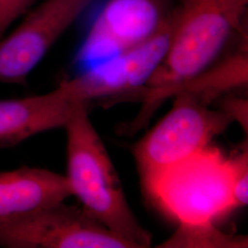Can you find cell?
<instances>
[{
  "label": "cell",
  "instance_id": "obj_12",
  "mask_svg": "<svg viewBox=\"0 0 248 248\" xmlns=\"http://www.w3.org/2000/svg\"><path fill=\"white\" fill-rule=\"evenodd\" d=\"M161 248H247L248 239L229 235L217 229L214 223L179 225L176 232Z\"/></svg>",
  "mask_w": 248,
  "mask_h": 248
},
{
  "label": "cell",
  "instance_id": "obj_14",
  "mask_svg": "<svg viewBox=\"0 0 248 248\" xmlns=\"http://www.w3.org/2000/svg\"><path fill=\"white\" fill-rule=\"evenodd\" d=\"M35 0H0V39L32 7Z\"/></svg>",
  "mask_w": 248,
  "mask_h": 248
},
{
  "label": "cell",
  "instance_id": "obj_9",
  "mask_svg": "<svg viewBox=\"0 0 248 248\" xmlns=\"http://www.w3.org/2000/svg\"><path fill=\"white\" fill-rule=\"evenodd\" d=\"M59 86L38 96L0 99V148L10 147L36 134L63 129L81 107Z\"/></svg>",
  "mask_w": 248,
  "mask_h": 248
},
{
  "label": "cell",
  "instance_id": "obj_3",
  "mask_svg": "<svg viewBox=\"0 0 248 248\" xmlns=\"http://www.w3.org/2000/svg\"><path fill=\"white\" fill-rule=\"evenodd\" d=\"M151 198L179 225L210 224L236 208L230 157L206 147L144 177Z\"/></svg>",
  "mask_w": 248,
  "mask_h": 248
},
{
  "label": "cell",
  "instance_id": "obj_7",
  "mask_svg": "<svg viewBox=\"0 0 248 248\" xmlns=\"http://www.w3.org/2000/svg\"><path fill=\"white\" fill-rule=\"evenodd\" d=\"M174 0H108L77 55L84 68L133 49L169 22Z\"/></svg>",
  "mask_w": 248,
  "mask_h": 248
},
{
  "label": "cell",
  "instance_id": "obj_4",
  "mask_svg": "<svg viewBox=\"0 0 248 248\" xmlns=\"http://www.w3.org/2000/svg\"><path fill=\"white\" fill-rule=\"evenodd\" d=\"M172 108L135 147L142 178L203 150L215 136L239 120L238 102L222 109L187 92H178Z\"/></svg>",
  "mask_w": 248,
  "mask_h": 248
},
{
  "label": "cell",
  "instance_id": "obj_10",
  "mask_svg": "<svg viewBox=\"0 0 248 248\" xmlns=\"http://www.w3.org/2000/svg\"><path fill=\"white\" fill-rule=\"evenodd\" d=\"M64 175L22 167L0 172V220L26 214L71 197Z\"/></svg>",
  "mask_w": 248,
  "mask_h": 248
},
{
  "label": "cell",
  "instance_id": "obj_1",
  "mask_svg": "<svg viewBox=\"0 0 248 248\" xmlns=\"http://www.w3.org/2000/svg\"><path fill=\"white\" fill-rule=\"evenodd\" d=\"M248 0H174L167 52L142 89L148 106L218 59L248 25Z\"/></svg>",
  "mask_w": 248,
  "mask_h": 248
},
{
  "label": "cell",
  "instance_id": "obj_13",
  "mask_svg": "<svg viewBox=\"0 0 248 248\" xmlns=\"http://www.w3.org/2000/svg\"><path fill=\"white\" fill-rule=\"evenodd\" d=\"M232 175V192L236 208L245 207L248 202V147L235 152L230 156Z\"/></svg>",
  "mask_w": 248,
  "mask_h": 248
},
{
  "label": "cell",
  "instance_id": "obj_8",
  "mask_svg": "<svg viewBox=\"0 0 248 248\" xmlns=\"http://www.w3.org/2000/svg\"><path fill=\"white\" fill-rule=\"evenodd\" d=\"M170 18L159 31L142 45L84 68L60 83L77 103L115 98L141 90L158 67L169 46Z\"/></svg>",
  "mask_w": 248,
  "mask_h": 248
},
{
  "label": "cell",
  "instance_id": "obj_5",
  "mask_svg": "<svg viewBox=\"0 0 248 248\" xmlns=\"http://www.w3.org/2000/svg\"><path fill=\"white\" fill-rule=\"evenodd\" d=\"M0 248H131L82 207L64 202L0 220Z\"/></svg>",
  "mask_w": 248,
  "mask_h": 248
},
{
  "label": "cell",
  "instance_id": "obj_2",
  "mask_svg": "<svg viewBox=\"0 0 248 248\" xmlns=\"http://www.w3.org/2000/svg\"><path fill=\"white\" fill-rule=\"evenodd\" d=\"M66 133V174L72 196L93 219L131 248H149L150 233L134 216L120 177L88 107H81L63 128Z\"/></svg>",
  "mask_w": 248,
  "mask_h": 248
},
{
  "label": "cell",
  "instance_id": "obj_6",
  "mask_svg": "<svg viewBox=\"0 0 248 248\" xmlns=\"http://www.w3.org/2000/svg\"><path fill=\"white\" fill-rule=\"evenodd\" d=\"M94 0H44L0 39V83L24 85L29 75Z\"/></svg>",
  "mask_w": 248,
  "mask_h": 248
},
{
  "label": "cell",
  "instance_id": "obj_11",
  "mask_svg": "<svg viewBox=\"0 0 248 248\" xmlns=\"http://www.w3.org/2000/svg\"><path fill=\"white\" fill-rule=\"evenodd\" d=\"M248 30L242 33L233 52L222 62L213 63L203 71L177 88L178 92H187L210 103L216 97L231 89L244 87L248 83Z\"/></svg>",
  "mask_w": 248,
  "mask_h": 248
}]
</instances>
